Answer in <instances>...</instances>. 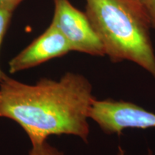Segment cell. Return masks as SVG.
I'll list each match as a JSON object with an SVG mask.
<instances>
[{"instance_id": "cell-5", "label": "cell", "mask_w": 155, "mask_h": 155, "mask_svg": "<svg viewBox=\"0 0 155 155\" xmlns=\"http://www.w3.org/2000/svg\"><path fill=\"white\" fill-rule=\"evenodd\" d=\"M72 51L66 39L50 23L49 27L9 63L11 73L31 68Z\"/></svg>"}, {"instance_id": "cell-7", "label": "cell", "mask_w": 155, "mask_h": 155, "mask_svg": "<svg viewBox=\"0 0 155 155\" xmlns=\"http://www.w3.org/2000/svg\"><path fill=\"white\" fill-rule=\"evenodd\" d=\"M29 155H64V154L55 147L50 145L47 141H44L42 144L32 146Z\"/></svg>"}, {"instance_id": "cell-9", "label": "cell", "mask_w": 155, "mask_h": 155, "mask_svg": "<svg viewBox=\"0 0 155 155\" xmlns=\"http://www.w3.org/2000/svg\"><path fill=\"white\" fill-rule=\"evenodd\" d=\"M146 8L151 22L152 28L155 29V0H150Z\"/></svg>"}, {"instance_id": "cell-10", "label": "cell", "mask_w": 155, "mask_h": 155, "mask_svg": "<svg viewBox=\"0 0 155 155\" xmlns=\"http://www.w3.org/2000/svg\"><path fill=\"white\" fill-rule=\"evenodd\" d=\"M117 155H127L125 151L123 150V148L121 146H119L118 147V154Z\"/></svg>"}, {"instance_id": "cell-1", "label": "cell", "mask_w": 155, "mask_h": 155, "mask_svg": "<svg viewBox=\"0 0 155 155\" xmlns=\"http://www.w3.org/2000/svg\"><path fill=\"white\" fill-rule=\"evenodd\" d=\"M92 85L82 75L68 72L59 81L42 78L28 85L5 75L0 81V116L22 127L32 146L50 135H74L85 142Z\"/></svg>"}, {"instance_id": "cell-12", "label": "cell", "mask_w": 155, "mask_h": 155, "mask_svg": "<svg viewBox=\"0 0 155 155\" xmlns=\"http://www.w3.org/2000/svg\"><path fill=\"white\" fill-rule=\"evenodd\" d=\"M147 155H152V151H151V150H149L148 154H147Z\"/></svg>"}, {"instance_id": "cell-2", "label": "cell", "mask_w": 155, "mask_h": 155, "mask_svg": "<svg viewBox=\"0 0 155 155\" xmlns=\"http://www.w3.org/2000/svg\"><path fill=\"white\" fill-rule=\"evenodd\" d=\"M86 14L113 63L133 62L155 78V53L146 7L137 0H86Z\"/></svg>"}, {"instance_id": "cell-3", "label": "cell", "mask_w": 155, "mask_h": 155, "mask_svg": "<svg viewBox=\"0 0 155 155\" xmlns=\"http://www.w3.org/2000/svg\"><path fill=\"white\" fill-rule=\"evenodd\" d=\"M51 24L66 39L72 51L93 56H104V46L86 12L79 10L70 0H53Z\"/></svg>"}, {"instance_id": "cell-8", "label": "cell", "mask_w": 155, "mask_h": 155, "mask_svg": "<svg viewBox=\"0 0 155 155\" xmlns=\"http://www.w3.org/2000/svg\"><path fill=\"white\" fill-rule=\"evenodd\" d=\"M24 0H0V9L14 12Z\"/></svg>"}, {"instance_id": "cell-11", "label": "cell", "mask_w": 155, "mask_h": 155, "mask_svg": "<svg viewBox=\"0 0 155 155\" xmlns=\"http://www.w3.org/2000/svg\"><path fill=\"white\" fill-rule=\"evenodd\" d=\"M137 1L139 2L142 4V5H144L145 7H146V6L147 5V4L150 2V0H137Z\"/></svg>"}, {"instance_id": "cell-6", "label": "cell", "mask_w": 155, "mask_h": 155, "mask_svg": "<svg viewBox=\"0 0 155 155\" xmlns=\"http://www.w3.org/2000/svg\"><path fill=\"white\" fill-rule=\"evenodd\" d=\"M13 13L11 12L2 10L0 9V48H1L2 43L4 38H5L7 31L8 30L9 25H10ZM5 73L2 72L0 68V81L2 78L5 76Z\"/></svg>"}, {"instance_id": "cell-4", "label": "cell", "mask_w": 155, "mask_h": 155, "mask_svg": "<svg viewBox=\"0 0 155 155\" xmlns=\"http://www.w3.org/2000/svg\"><path fill=\"white\" fill-rule=\"evenodd\" d=\"M89 118L107 134H121L127 129L155 128V114L134 103L95 98Z\"/></svg>"}]
</instances>
